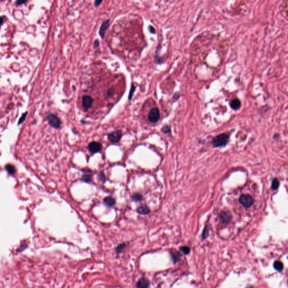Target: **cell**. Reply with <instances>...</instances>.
Listing matches in <instances>:
<instances>
[{"label": "cell", "mask_w": 288, "mask_h": 288, "mask_svg": "<svg viewBox=\"0 0 288 288\" xmlns=\"http://www.w3.org/2000/svg\"><path fill=\"white\" fill-rule=\"evenodd\" d=\"M27 1H16V3L18 5H22V4H24L25 3H26Z\"/></svg>", "instance_id": "obj_30"}, {"label": "cell", "mask_w": 288, "mask_h": 288, "mask_svg": "<svg viewBox=\"0 0 288 288\" xmlns=\"http://www.w3.org/2000/svg\"><path fill=\"white\" fill-rule=\"evenodd\" d=\"M102 2H103V1H99V0L96 1L95 2V4H94V5H95V7H97V6H99V5H100Z\"/></svg>", "instance_id": "obj_29"}, {"label": "cell", "mask_w": 288, "mask_h": 288, "mask_svg": "<svg viewBox=\"0 0 288 288\" xmlns=\"http://www.w3.org/2000/svg\"><path fill=\"white\" fill-rule=\"evenodd\" d=\"M150 285V283L148 280L142 278L139 280L136 284L137 288H148Z\"/></svg>", "instance_id": "obj_9"}, {"label": "cell", "mask_w": 288, "mask_h": 288, "mask_svg": "<svg viewBox=\"0 0 288 288\" xmlns=\"http://www.w3.org/2000/svg\"><path fill=\"white\" fill-rule=\"evenodd\" d=\"M172 258L173 261H174V262L176 263L180 259V254L177 252H176L175 253H172Z\"/></svg>", "instance_id": "obj_22"}, {"label": "cell", "mask_w": 288, "mask_h": 288, "mask_svg": "<svg viewBox=\"0 0 288 288\" xmlns=\"http://www.w3.org/2000/svg\"><path fill=\"white\" fill-rule=\"evenodd\" d=\"M89 170H87L86 172H85L84 174L83 175L82 180L86 182H89L92 180V174L91 172L89 173Z\"/></svg>", "instance_id": "obj_14"}, {"label": "cell", "mask_w": 288, "mask_h": 288, "mask_svg": "<svg viewBox=\"0 0 288 288\" xmlns=\"http://www.w3.org/2000/svg\"><path fill=\"white\" fill-rule=\"evenodd\" d=\"M27 114H28V112H25V113L23 114L22 115V116L21 117V119H20V120H19V124H21V123H22V122H23V121L25 119Z\"/></svg>", "instance_id": "obj_25"}, {"label": "cell", "mask_w": 288, "mask_h": 288, "mask_svg": "<svg viewBox=\"0 0 288 288\" xmlns=\"http://www.w3.org/2000/svg\"><path fill=\"white\" fill-rule=\"evenodd\" d=\"M148 120L153 123L157 122L160 118L159 110L157 108H153L148 114Z\"/></svg>", "instance_id": "obj_4"}, {"label": "cell", "mask_w": 288, "mask_h": 288, "mask_svg": "<svg viewBox=\"0 0 288 288\" xmlns=\"http://www.w3.org/2000/svg\"><path fill=\"white\" fill-rule=\"evenodd\" d=\"M135 90H136V87L134 86V84L131 86V88L130 89V93H129V95H128V99L129 100H131L132 99V97L133 96V95H134V93L135 91Z\"/></svg>", "instance_id": "obj_21"}, {"label": "cell", "mask_w": 288, "mask_h": 288, "mask_svg": "<svg viewBox=\"0 0 288 288\" xmlns=\"http://www.w3.org/2000/svg\"><path fill=\"white\" fill-rule=\"evenodd\" d=\"M208 234H209V229H208V227H206V228H204V231H203V238L205 239L206 237L208 236Z\"/></svg>", "instance_id": "obj_24"}, {"label": "cell", "mask_w": 288, "mask_h": 288, "mask_svg": "<svg viewBox=\"0 0 288 288\" xmlns=\"http://www.w3.org/2000/svg\"><path fill=\"white\" fill-rule=\"evenodd\" d=\"M93 102V98L87 95H84L82 97V106L84 110H87L91 107Z\"/></svg>", "instance_id": "obj_7"}, {"label": "cell", "mask_w": 288, "mask_h": 288, "mask_svg": "<svg viewBox=\"0 0 288 288\" xmlns=\"http://www.w3.org/2000/svg\"><path fill=\"white\" fill-rule=\"evenodd\" d=\"M126 246V244L125 243H123V244H119L117 248H116L115 249V252H116V253L117 254H119L124 249V248Z\"/></svg>", "instance_id": "obj_19"}, {"label": "cell", "mask_w": 288, "mask_h": 288, "mask_svg": "<svg viewBox=\"0 0 288 288\" xmlns=\"http://www.w3.org/2000/svg\"><path fill=\"white\" fill-rule=\"evenodd\" d=\"M109 25H110V20L109 19L104 21L102 23V24L100 27L99 31V35L101 37V38H104L106 32L108 29Z\"/></svg>", "instance_id": "obj_6"}, {"label": "cell", "mask_w": 288, "mask_h": 288, "mask_svg": "<svg viewBox=\"0 0 288 288\" xmlns=\"http://www.w3.org/2000/svg\"><path fill=\"white\" fill-rule=\"evenodd\" d=\"M137 212L140 214V215H147L150 212V210L149 208V207L146 205H143L139 207V208L137 210Z\"/></svg>", "instance_id": "obj_11"}, {"label": "cell", "mask_w": 288, "mask_h": 288, "mask_svg": "<svg viewBox=\"0 0 288 288\" xmlns=\"http://www.w3.org/2000/svg\"><path fill=\"white\" fill-rule=\"evenodd\" d=\"M246 288H253V287H250V286H248V287H247Z\"/></svg>", "instance_id": "obj_32"}, {"label": "cell", "mask_w": 288, "mask_h": 288, "mask_svg": "<svg viewBox=\"0 0 288 288\" xmlns=\"http://www.w3.org/2000/svg\"><path fill=\"white\" fill-rule=\"evenodd\" d=\"M149 30L150 31V32H151L152 33L155 34V33H156L155 29L154 28L153 26H150V25H149Z\"/></svg>", "instance_id": "obj_28"}, {"label": "cell", "mask_w": 288, "mask_h": 288, "mask_svg": "<svg viewBox=\"0 0 288 288\" xmlns=\"http://www.w3.org/2000/svg\"><path fill=\"white\" fill-rule=\"evenodd\" d=\"M229 136L226 134H221L215 137L212 141L213 145L215 147L224 146L226 145L228 140Z\"/></svg>", "instance_id": "obj_1"}, {"label": "cell", "mask_w": 288, "mask_h": 288, "mask_svg": "<svg viewBox=\"0 0 288 288\" xmlns=\"http://www.w3.org/2000/svg\"><path fill=\"white\" fill-rule=\"evenodd\" d=\"M88 150L93 154L98 153L101 150V145L98 142L93 141L89 144Z\"/></svg>", "instance_id": "obj_8"}, {"label": "cell", "mask_w": 288, "mask_h": 288, "mask_svg": "<svg viewBox=\"0 0 288 288\" xmlns=\"http://www.w3.org/2000/svg\"><path fill=\"white\" fill-rule=\"evenodd\" d=\"M3 19L2 17H0V28L2 26V25L3 24Z\"/></svg>", "instance_id": "obj_31"}, {"label": "cell", "mask_w": 288, "mask_h": 288, "mask_svg": "<svg viewBox=\"0 0 288 288\" xmlns=\"http://www.w3.org/2000/svg\"><path fill=\"white\" fill-rule=\"evenodd\" d=\"M99 178H100V180H101V181H102L103 182H104V181H105V180H106L105 176V175H104V174L103 173V172H101V173H100V175H99Z\"/></svg>", "instance_id": "obj_27"}, {"label": "cell", "mask_w": 288, "mask_h": 288, "mask_svg": "<svg viewBox=\"0 0 288 288\" xmlns=\"http://www.w3.org/2000/svg\"><path fill=\"white\" fill-rule=\"evenodd\" d=\"M162 131H163V132H164L165 134H168L170 132V128L169 127H168V125H165L164 126L162 129Z\"/></svg>", "instance_id": "obj_23"}, {"label": "cell", "mask_w": 288, "mask_h": 288, "mask_svg": "<svg viewBox=\"0 0 288 288\" xmlns=\"http://www.w3.org/2000/svg\"><path fill=\"white\" fill-rule=\"evenodd\" d=\"M239 202L245 208H249L254 203V200L250 195L243 194L240 196Z\"/></svg>", "instance_id": "obj_3"}, {"label": "cell", "mask_w": 288, "mask_h": 288, "mask_svg": "<svg viewBox=\"0 0 288 288\" xmlns=\"http://www.w3.org/2000/svg\"><path fill=\"white\" fill-rule=\"evenodd\" d=\"M104 203L105 206L111 207L115 204V200L112 196H108L104 199Z\"/></svg>", "instance_id": "obj_12"}, {"label": "cell", "mask_w": 288, "mask_h": 288, "mask_svg": "<svg viewBox=\"0 0 288 288\" xmlns=\"http://www.w3.org/2000/svg\"><path fill=\"white\" fill-rule=\"evenodd\" d=\"M279 186V181L278 178H274L272 182L271 188L272 190H276Z\"/></svg>", "instance_id": "obj_16"}, {"label": "cell", "mask_w": 288, "mask_h": 288, "mask_svg": "<svg viewBox=\"0 0 288 288\" xmlns=\"http://www.w3.org/2000/svg\"><path fill=\"white\" fill-rule=\"evenodd\" d=\"M122 136V134L121 131H114L113 132L109 134L108 139L110 142H112L113 143H118L121 140Z\"/></svg>", "instance_id": "obj_5"}, {"label": "cell", "mask_w": 288, "mask_h": 288, "mask_svg": "<svg viewBox=\"0 0 288 288\" xmlns=\"http://www.w3.org/2000/svg\"><path fill=\"white\" fill-rule=\"evenodd\" d=\"M47 120L49 124L55 128H59L61 125V121L58 116L53 114H49L47 115Z\"/></svg>", "instance_id": "obj_2"}, {"label": "cell", "mask_w": 288, "mask_h": 288, "mask_svg": "<svg viewBox=\"0 0 288 288\" xmlns=\"http://www.w3.org/2000/svg\"><path fill=\"white\" fill-rule=\"evenodd\" d=\"M230 106L234 110H237L241 106V102L239 99H234L231 102Z\"/></svg>", "instance_id": "obj_13"}, {"label": "cell", "mask_w": 288, "mask_h": 288, "mask_svg": "<svg viewBox=\"0 0 288 288\" xmlns=\"http://www.w3.org/2000/svg\"><path fill=\"white\" fill-rule=\"evenodd\" d=\"M99 45H100V42L98 40H95V41L93 42V47L95 49H97L99 47Z\"/></svg>", "instance_id": "obj_26"}, {"label": "cell", "mask_w": 288, "mask_h": 288, "mask_svg": "<svg viewBox=\"0 0 288 288\" xmlns=\"http://www.w3.org/2000/svg\"><path fill=\"white\" fill-rule=\"evenodd\" d=\"M274 268L278 271H281L283 269L284 266H283V264L281 262L276 261L274 263Z\"/></svg>", "instance_id": "obj_15"}, {"label": "cell", "mask_w": 288, "mask_h": 288, "mask_svg": "<svg viewBox=\"0 0 288 288\" xmlns=\"http://www.w3.org/2000/svg\"><path fill=\"white\" fill-rule=\"evenodd\" d=\"M132 199L134 202H140L143 199V196L140 194H134L132 196Z\"/></svg>", "instance_id": "obj_17"}, {"label": "cell", "mask_w": 288, "mask_h": 288, "mask_svg": "<svg viewBox=\"0 0 288 288\" xmlns=\"http://www.w3.org/2000/svg\"><path fill=\"white\" fill-rule=\"evenodd\" d=\"M6 169L8 171V172L9 173L10 175H14L15 172V169L14 166L10 165H8L6 167Z\"/></svg>", "instance_id": "obj_18"}, {"label": "cell", "mask_w": 288, "mask_h": 288, "mask_svg": "<svg viewBox=\"0 0 288 288\" xmlns=\"http://www.w3.org/2000/svg\"><path fill=\"white\" fill-rule=\"evenodd\" d=\"M180 250L181 252L184 253V254L185 255H187L188 254H189L190 252V248L188 247H186V246H185V247H182L181 248H180Z\"/></svg>", "instance_id": "obj_20"}, {"label": "cell", "mask_w": 288, "mask_h": 288, "mask_svg": "<svg viewBox=\"0 0 288 288\" xmlns=\"http://www.w3.org/2000/svg\"><path fill=\"white\" fill-rule=\"evenodd\" d=\"M219 217H220V219L224 222H228L231 218V214L230 212H222L220 213Z\"/></svg>", "instance_id": "obj_10"}]
</instances>
